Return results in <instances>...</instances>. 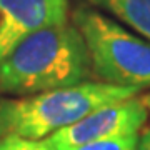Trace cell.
Returning a JSON list of instances; mask_svg holds the SVG:
<instances>
[{"label": "cell", "mask_w": 150, "mask_h": 150, "mask_svg": "<svg viewBox=\"0 0 150 150\" xmlns=\"http://www.w3.org/2000/svg\"><path fill=\"white\" fill-rule=\"evenodd\" d=\"M137 150H150V129H145L139 137Z\"/></svg>", "instance_id": "cell-9"}, {"label": "cell", "mask_w": 150, "mask_h": 150, "mask_svg": "<svg viewBox=\"0 0 150 150\" xmlns=\"http://www.w3.org/2000/svg\"><path fill=\"white\" fill-rule=\"evenodd\" d=\"M147 118L149 108L144 102V97L140 98L135 95L122 102L97 108L79 122L54 134L48 140L57 150H62L95 140L139 134Z\"/></svg>", "instance_id": "cell-4"}, {"label": "cell", "mask_w": 150, "mask_h": 150, "mask_svg": "<svg viewBox=\"0 0 150 150\" xmlns=\"http://www.w3.org/2000/svg\"><path fill=\"white\" fill-rule=\"evenodd\" d=\"M139 92L140 88L135 87L87 80L74 87L18 98L0 97V137L50 139L97 108L132 98Z\"/></svg>", "instance_id": "cell-2"}, {"label": "cell", "mask_w": 150, "mask_h": 150, "mask_svg": "<svg viewBox=\"0 0 150 150\" xmlns=\"http://www.w3.org/2000/svg\"><path fill=\"white\" fill-rule=\"evenodd\" d=\"M92 74L85 40L74 23L30 33L0 64L2 95H33L87 82Z\"/></svg>", "instance_id": "cell-1"}, {"label": "cell", "mask_w": 150, "mask_h": 150, "mask_svg": "<svg viewBox=\"0 0 150 150\" xmlns=\"http://www.w3.org/2000/svg\"><path fill=\"white\" fill-rule=\"evenodd\" d=\"M74 25L85 40L92 72L105 83L150 87V42L90 8L74 12Z\"/></svg>", "instance_id": "cell-3"}, {"label": "cell", "mask_w": 150, "mask_h": 150, "mask_svg": "<svg viewBox=\"0 0 150 150\" xmlns=\"http://www.w3.org/2000/svg\"><path fill=\"white\" fill-rule=\"evenodd\" d=\"M144 102H145V105H147V108H149V115H150V95L144 97Z\"/></svg>", "instance_id": "cell-10"}, {"label": "cell", "mask_w": 150, "mask_h": 150, "mask_svg": "<svg viewBox=\"0 0 150 150\" xmlns=\"http://www.w3.org/2000/svg\"><path fill=\"white\" fill-rule=\"evenodd\" d=\"M25 37H28L20 20L4 0H0V64Z\"/></svg>", "instance_id": "cell-6"}, {"label": "cell", "mask_w": 150, "mask_h": 150, "mask_svg": "<svg viewBox=\"0 0 150 150\" xmlns=\"http://www.w3.org/2000/svg\"><path fill=\"white\" fill-rule=\"evenodd\" d=\"M139 145V134L122 135V137H112V139L95 140L88 144L75 145L62 150H137Z\"/></svg>", "instance_id": "cell-7"}, {"label": "cell", "mask_w": 150, "mask_h": 150, "mask_svg": "<svg viewBox=\"0 0 150 150\" xmlns=\"http://www.w3.org/2000/svg\"><path fill=\"white\" fill-rule=\"evenodd\" d=\"M0 150H57L48 139L33 140L17 135L0 137Z\"/></svg>", "instance_id": "cell-8"}, {"label": "cell", "mask_w": 150, "mask_h": 150, "mask_svg": "<svg viewBox=\"0 0 150 150\" xmlns=\"http://www.w3.org/2000/svg\"><path fill=\"white\" fill-rule=\"evenodd\" d=\"M127 23L150 42V0H88Z\"/></svg>", "instance_id": "cell-5"}]
</instances>
